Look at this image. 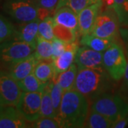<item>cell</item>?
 Returning a JSON list of instances; mask_svg holds the SVG:
<instances>
[{"mask_svg": "<svg viewBox=\"0 0 128 128\" xmlns=\"http://www.w3.org/2000/svg\"><path fill=\"white\" fill-rule=\"evenodd\" d=\"M42 92H22L16 105L18 112L29 122L41 118Z\"/></svg>", "mask_w": 128, "mask_h": 128, "instance_id": "52a82bcc", "label": "cell"}, {"mask_svg": "<svg viewBox=\"0 0 128 128\" xmlns=\"http://www.w3.org/2000/svg\"><path fill=\"white\" fill-rule=\"evenodd\" d=\"M113 122L100 113L90 109L86 120L84 128H112Z\"/></svg>", "mask_w": 128, "mask_h": 128, "instance_id": "44dd1931", "label": "cell"}, {"mask_svg": "<svg viewBox=\"0 0 128 128\" xmlns=\"http://www.w3.org/2000/svg\"><path fill=\"white\" fill-rule=\"evenodd\" d=\"M33 73L42 82H50L56 75L53 59L39 60L34 68Z\"/></svg>", "mask_w": 128, "mask_h": 128, "instance_id": "e0dca14e", "label": "cell"}, {"mask_svg": "<svg viewBox=\"0 0 128 128\" xmlns=\"http://www.w3.org/2000/svg\"><path fill=\"white\" fill-rule=\"evenodd\" d=\"M52 43V59H55L56 58L58 57L60 55H61L66 50V43L64 41H60L58 38H54L53 41H51Z\"/></svg>", "mask_w": 128, "mask_h": 128, "instance_id": "f546056e", "label": "cell"}, {"mask_svg": "<svg viewBox=\"0 0 128 128\" xmlns=\"http://www.w3.org/2000/svg\"><path fill=\"white\" fill-rule=\"evenodd\" d=\"M4 10L19 24L28 23L38 18V6L22 0H6Z\"/></svg>", "mask_w": 128, "mask_h": 128, "instance_id": "8992f818", "label": "cell"}, {"mask_svg": "<svg viewBox=\"0 0 128 128\" xmlns=\"http://www.w3.org/2000/svg\"><path fill=\"white\" fill-rule=\"evenodd\" d=\"M90 109L100 113L113 123L128 115V103L118 95L105 92L92 100Z\"/></svg>", "mask_w": 128, "mask_h": 128, "instance_id": "3957f363", "label": "cell"}, {"mask_svg": "<svg viewBox=\"0 0 128 128\" xmlns=\"http://www.w3.org/2000/svg\"><path fill=\"white\" fill-rule=\"evenodd\" d=\"M102 52L93 50L86 46L80 47L76 52L75 64L78 70L102 66Z\"/></svg>", "mask_w": 128, "mask_h": 128, "instance_id": "30bf717a", "label": "cell"}, {"mask_svg": "<svg viewBox=\"0 0 128 128\" xmlns=\"http://www.w3.org/2000/svg\"><path fill=\"white\" fill-rule=\"evenodd\" d=\"M100 2H102V0H88V5L96 4V3H100Z\"/></svg>", "mask_w": 128, "mask_h": 128, "instance_id": "d590c367", "label": "cell"}, {"mask_svg": "<svg viewBox=\"0 0 128 128\" xmlns=\"http://www.w3.org/2000/svg\"><path fill=\"white\" fill-rule=\"evenodd\" d=\"M118 30V24L114 12L106 11L98 16L90 34L96 36L113 40Z\"/></svg>", "mask_w": 128, "mask_h": 128, "instance_id": "ba28073f", "label": "cell"}, {"mask_svg": "<svg viewBox=\"0 0 128 128\" xmlns=\"http://www.w3.org/2000/svg\"></svg>", "mask_w": 128, "mask_h": 128, "instance_id": "f35d334b", "label": "cell"}, {"mask_svg": "<svg viewBox=\"0 0 128 128\" xmlns=\"http://www.w3.org/2000/svg\"><path fill=\"white\" fill-rule=\"evenodd\" d=\"M78 48V44L76 41L66 44L65 51L58 57L53 60L56 74L64 72L73 65Z\"/></svg>", "mask_w": 128, "mask_h": 128, "instance_id": "9a60e30c", "label": "cell"}, {"mask_svg": "<svg viewBox=\"0 0 128 128\" xmlns=\"http://www.w3.org/2000/svg\"><path fill=\"white\" fill-rule=\"evenodd\" d=\"M54 17L48 16L46 18L40 21L38 24V36L41 37L48 41H53L55 38L54 26Z\"/></svg>", "mask_w": 128, "mask_h": 128, "instance_id": "cb8c5ba5", "label": "cell"}, {"mask_svg": "<svg viewBox=\"0 0 128 128\" xmlns=\"http://www.w3.org/2000/svg\"><path fill=\"white\" fill-rule=\"evenodd\" d=\"M128 124V118H124L122 119H120L116 122H114L112 124V128H125Z\"/></svg>", "mask_w": 128, "mask_h": 128, "instance_id": "d6a6232c", "label": "cell"}, {"mask_svg": "<svg viewBox=\"0 0 128 128\" xmlns=\"http://www.w3.org/2000/svg\"><path fill=\"white\" fill-rule=\"evenodd\" d=\"M113 43V40L112 39L96 36L92 34L83 35L80 39V44L82 46H86L93 50L102 53Z\"/></svg>", "mask_w": 128, "mask_h": 128, "instance_id": "ac0fdd59", "label": "cell"}, {"mask_svg": "<svg viewBox=\"0 0 128 128\" xmlns=\"http://www.w3.org/2000/svg\"><path fill=\"white\" fill-rule=\"evenodd\" d=\"M39 22L40 20L37 18L28 23L20 24L18 27H15L13 39L36 45Z\"/></svg>", "mask_w": 128, "mask_h": 128, "instance_id": "5bb4252c", "label": "cell"}, {"mask_svg": "<svg viewBox=\"0 0 128 128\" xmlns=\"http://www.w3.org/2000/svg\"><path fill=\"white\" fill-rule=\"evenodd\" d=\"M78 72V68L76 64H73L66 70L56 74V79L64 91L73 89Z\"/></svg>", "mask_w": 128, "mask_h": 128, "instance_id": "d6986e66", "label": "cell"}, {"mask_svg": "<svg viewBox=\"0 0 128 128\" xmlns=\"http://www.w3.org/2000/svg\"><path fill=\"white\" fill-rule=\"evenodd\" d=\"M110 76L102 66L79 70L73 89L93 100L110 88Z\"/></svg>", "mask_w": 128, "mask_h": 128, "instance_id": "7a4b0ae2", "label": "cell"}, {"mask_svg": "<svg viewBox=\"0 0 128 128\" xmlns=\"http://www.w3.org/2000/svg\"><path fill=\"white\" fill-rule=\"evenodd\" d=\"M112 8L120 18L123 11L126 12H128V0H114Z\"/></svg>", "mask_w": 128, "mask_h": 128, "instance_id": "1f68e13d", "label": "cell"}, {"mask_svg": "<svg viewBox=\"0 0 128 128\" xmlns=\"http://www.w3.org/2000/svg\"><path fill=\"white\" fill-rule=\"evenodd\" d=\"M52 43L41 37H37L34 54L38 60L52 59Z\"/></svg>", "mask_w": 128, "mask_h": 128, "instance_id": "603a6c76", "label": "cell"}, {"mask_svg": "<svg viewBox=\"0 0 128 128\" xmlns=\"http://www.w3.org/2000/svg\"><path fill=\"white\" fill-rule=\"evenodd\" d=\"M4 105H5L4 104L3 101H2V98H1V96H0V109H1L2 108H3Z\"/></svg>", "mask_w": 128, "mask_h": 128, "instance_id": "8d00e7d4", "label": "cell"}, {"mask_svg": "<svg viewBox=\"0 0 128 128\" xmlns=\"http://www.w3.org/2000/svg\"><path fill=\"white\" fill-rule=\"evenodd\" d=\"M15 26L0 14V44L13 38Z\"/></svg>", "mask_w": 128, "mask_h": 128, "instance_id": "4316f807", "label": "cell"}, {"mask_svg": "<svg viewBox=\"0 0 128 128\" xmlns=\"http://www.w3.org/2000/svg\"><path fill=\"white\" fill-rule=\"evenodd\" d=\"M89 113L88 99L75 89L64 91L57 114L61 128H84Z\"/></svg>", "mask_w": 128, "mask_h": 128, "instance_id": "6da1fadb", "label": "cell"}, {"mask_svg": "<svg viewBox=\"0 0 128 128\" xmlns=\"http://www.w3.org/2000/svg\"><path fill=\"white\" fill-rule=\"evenodd\" d=\"M59 1L60 0H36V5L38 7L56 12Z\"/></svg>", "mask_w": 128, "mask_h": 128, "instance_id": "4dcf8cb0", "label": "cell"}, {"mask_svg": "<svg viewBox=\"0 0 128 128\" xmlns=\"http://www.w3.org/2000/svg\"><path fill=\"white\" fill-rule=\"evenodd\" d=\"M48 88H49L51 100L53 102L56 112L58 114L60 103L62 101V98H63V96H64V90L58 83L55 76L48 82Z\"/></svg>", "mask_w": 128, "mask_h": 128, "instance_id": "d4e9b609", "label": "cell"}, {"mask_svg": "<svg viewBox=\"0 0 128 128\" xmlns=\"http://www.w3.org/2000/svg\"><path fill=\"white\" fill-rule=\"evenodd\" d=\"M36 45L19 40H7L0 44V62L9 65L34 53Z\"/></svg>", "mask_w": 128, "mask_h": 128, "instance_id": "5b68a950", "label": "cell"}, {"mask_svg": "<svg viewBox=\"0 0 128 128\" xmlns=\"http://www.w3.org/2000/svg\"><path fill=\"white\" fill-rule=\"evenodd\" d=\"M102 4L105 3V4L107 5L109 7H112L114 5V0H102Z\"/></svg>", "mask_w": 128, "mask_h": 128, "instance_id": "e575fe53", "label": "cell"}, {"mask_svg": "<svg viewBox=\"0 0 128 128\" xmlns=\"http://www.w3.org/2000/svg\"><path fill=\"white\" fill-rule=\"evenodd\" d=\"M31 128H61L58 120L54 118H39L32 122Z\"/></svg>", "mask_w": 128, "mask_h": 128, "instance_id": "83f0119b", "label": "cell"}, {"mask_svg": "<svg viewBox=\"0 0 128 128\" xmlns=\"http://www.w3.org/2000/svg\"><path fill=\"white\" fill-rule=\"evenodd\" d=\"M22 1H26V2H32L33 4H36V0H22Z\"/></svg>", "mask_w": 128, "mask_h": 128, "instance_id": "74e56055", "label": "cell"}, {"mask_svg": "<svg viewBox=\"0 0 128 128\" xmlns=\"http://www.w3.org/2000/svg\"><path fill=\"white\" fill-rule=\"evenodd\" d=\"M48 82H47L45 85V86L44 87L41 91L42 97H41V117L57 118V113L56 112L54 106L50 98Z\"/></svg>", "mask_w": 128, "mask_h": 128, "instance_id": "ffe728a7", "label": "cell"}, {"mask_svg": "<svg viewBox=\"0 0 128 128\" xmlns=\"http://www.w3.org/2000/svg\"><path fill=\"white\" fill-rule=\"evenodd\" d=\"M53 17L56 24L78 31V14L68 6H62L57 9Z\"/></svg>", "mask_w": 128, "mask_h": 128, "instance_id": "2e32d148", "label": "cell"}, {"mask_svg": "<svg viewBox=\"0 0 128 128\" xmlns=\"http://www.w3.org/2000/svg\"><path fill=\"white\" fill-rule=\"evenodd\" d=\"M26 125V120L16 107L5 105L0 109V128H23Z\"/></svg>", "mask_w": 128, "mask_h": 128, "instance_id": "7c38bea8", "label": "cell"}, {"mask_svg": "<svg viewBox=\"0 0 128 128\" xmlns=\"http://www.w3.org/2000/svg\"><path fill=\"white\" fill-rule=\"evenodd\" d=\"M124 78V84L128 88V61H127V65H126V68H125Z\"/></svg>", "mask_w": 128, "mask_h": 128, "instance_id": "836d02e7", "label": "cell"}, {"mask_svg": "<svg viewBox=\"0 0 128 128\" xmlns=\"http://www.w3.org/2000/svg\"><path fill=\"white\" fill-rule=\"evenodd\" d=\"M102 2L88 5L78 13V32L81 35L90 34Z\"/></svg>", "mask_w": 128, "mask_h": 128, "instance_id": "8fae6325", "label": "cell"}, {"mask_svg": "<svg viewBox=\"0 0 128 128\" xmlns=\"http://www.w3.org/2000/svg\"><path fill=\"white\" fill-rule=\"evenodd\" d=\"M22 92L17 80L9 73L0 70V96L4 105L16 107Z\"/></svg>", "mask_w": 128, "mask_h": 128, "instance_id": "9c48e42d", "label": "cell"}, {"mask_svg": "<svg viewBox=\"0 0 128 128\" xmlns=\"http://www.w3.org/2000/svg\"><path fill=\"white\" fill-rule=\"evenodd\" d=\"M54 32L55 38H58L59 40L66 44L76 41L77 31H74L55 23L54 26Z\"/></svg>", "mask_w": 128, "mask_h": 128, "instance_id": "484cf974", "label": "cell"}, {"mask_svg": "<svg viewBox=\"0 0 128 128\" xmlns=\"http://www.w3.org/2000/svg\"><path fill=\"white\" fill-rule=\"evenodd\" d=\"M47 83V82H46ZM46 83L42 82L32 73L26 78L18 81V84L24 92H41Z\"/></svg>", "mask_w": 128, "mask_h": 128, "instance_id": "7402d4cb", "label": "cell"}, {"mask_svg": "<svg viewBox=\"0 0 128 128\" xmlns=\"http://www.w3.org/2000/svg\"><path fill=\"white\" fill-rule=\"evenodd\" d=\"M127 60L121 46L113 43L103 52L102 67L114 80H120L124 77Z\"/></svg>", "mask_w": 128, "mask_h": 128, "instance_id": "277c9868", "label": "cell"}, {"mask_svg": "<svg viewBox=\"0 0 128 128\" xmlns=\"http://www.w3.org/2000/svg\"><path fill=\"white\" fill-rule=\"evenodd\" d=\"M38 61L36 56L33 53L26 58L9 65L8 73L16 80L19 81L34 72Z\"/></svg>", "mask_w": 128, "mask_h": 128, "instance_id": "4fadbf2b", "label": "cell"}, {"mask_svg": "<svg viewBox=\"0 0 128 128\" xmlns=\"http://www.w3.org/2000/svg\"><path fill=\"white\" fill-rule=\"evenodd\" d=\"M88 5V0H60L56 10L62 6H68L78 14Z\"/></svg>", "mask_w": 128, "mask_h": 128, "instance_id": "f1b7e54d", "label": "cell"}]
</instances>
